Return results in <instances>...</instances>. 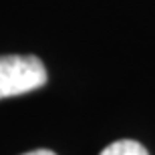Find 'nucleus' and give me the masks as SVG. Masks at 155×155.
Returning a JSON list of instances; mask_svg holds the SVG:
<instances>
[{"label":"nucleus","instance_id":"1","mask_svg":"<svg viewBox=\"0 0 155 155\" xmlns=\"http://www.w3.org/2000/svg\"><path fill=\"white\" fill-rule=\"evenodd\" d=\"M48 75L42 61L32 54L0 57V99L26 95L46 85Z\"/></svg>","mask_w":155,"mask_h":155},{"label":"nucleus","instance_id":"2","mask_svg":"<svg viewBox=\"0 0 155 155\" xmlns=\"http://www.w3.org/2000/svg\"><path fill=\"white\" fill-rule=\"evenodd\" d=\"M99 155H149L141 143L133 141V139H119L107 145Z\"/></svg>","mask_w":155,"mask_h":155},{"label":"nucleus","instance_id":"3","mask_svg":"<svg viewBox=\"0 0 155 155\" xmlns=\"http://www.w3.org/2000/svg\"><path fill=\"white\" fill-rule=\"evenodd\" d=\"M22 155H57V153L51 149H35V151H28V153H22Z\"/></svg>","mask_w":155,"mask_h":155}]
</instances>
